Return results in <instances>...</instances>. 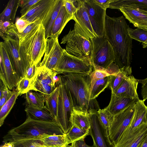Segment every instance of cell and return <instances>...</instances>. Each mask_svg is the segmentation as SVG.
Returning <instances> with one entry per match:
<instances>
[{
    "instance_id": "cell-1",
    "label": "cell",
    "mask_w": 147,
    "mask_h": 147,
    "mask_svg": "<svg viewBox=\"0 0 147 147\" xmlns=\"http://www.w3.org/2000/svg\"><path fill=\"white\" fill-rule=\"evenodd\" d=\"M127 24L123 16L111 17L106 15L104 37L112 46L120 69L130 66L132 59V39L129 35Z\"/></svg>"
},
{
    "instance_id": "cell-2",
    "label": "cell",
    "mask_w": 147,
    "mask_h": 147,
    "mask_svg": "<svg viewBox=\"0 0 147 147\" xmlns=\"http://www.w3.org/2000/svg\"><path fill=\"white\" fill-rule=\"evenodd\" d=\"M63 74L61 76L70 97L73 109L88 114L100 109L96 98L90 99L91 84L90 75Z\"/></svg>"
},
{
    "instance_id": "cell-3",
    "label": "cell",
    "mask_w": 147,
    "mask_h": 147,
    "mask_svg": "<svg viewBox=\"0 0 147 147\" xmlns=\"http://www.w3.org/2000/svg\"><path fill=\"white\" fill-rule=\"evenodd\" d=\"M55 122L35 120L27 117L25 121L19 126L9 130L3 138L4 143L33 140L45 134H64Z\"/></svg>"
},
{
    "instance_id": "cell-4",
    "label": "cell",
    "mask_w": 147,
    "mask_h": 147,
    "mask_svg": "<svg viewBox=\"0 0 147 147\" xmlns=\"http://www.w3.org/2000/svg\"><path fill=\"white\" fill-rule=\"evenodd\" d=\"M47 40L45 28L41 23L20 44L21 55L29 66L38 65L45 53Z\"/></svg>"
},
{
    "instance_id": "cell-5",
    "label": "cell",
    "mask_w": 147,
    "mask_h": 147,
    "mask_svg": "<svg viewBox=\"0 0 147 147\" xmlns=\"http://www.w3.org/2000/svg\"><path fill=\"white\" fill-rule=\"evenodd\" d=\"M90 41V59L94 70H105L115 60L112 46L104 36L94 37Z\"/></svg>"
},
{
    "instance_id": "cell-6",
    "label": "cell",
    "mask_w": 147,
    "mask_h": 147,
    "mask_svg": "<svg viewBox=\"0 0 147 147\" xmlns=\"http://www.w3.org/2000/svg\"><path fill=\"white\" fill-rule=\"evenodd\" d=\"M93 68L89 57L71 55L64 49L63 56L53 72L57 74L75 73L90 75Z\"/></svg>"
},
{
    "instance_id": "cell-7",
    "label": "cell",
    "mask_w": 147,
    "mask_h": 147,
    "mask_svg": "<svg viewBox=\"0 0 147 147\" xmlns=\"http://www.w3.org/2000/svg\"><path fill=\"white\" fill-rule=\"evenodd\" d=\"M59 80L56 84L59 87V94L55 122L58 124L64 134H66L71 127V116L73 107L71 99L65 86L60 75Z\"/></svg>"
},
{
    "instance_id": "cell-8",
    "label": "cell",
    "mask_w": 147,
    "mask_h": 147,
    "mask_svg": "<svg viewBox=\"0 0 147 147\" xmlns=\"http://www.w3.org/2000/svg\"><path fill=\"white\" fill-rule=\"evenodd\" d=\"M1 36L5 43L12 66L19 82L24 77L29 66L23 59L20 54L19 39L18 36L6 34Z\"/></svg>"
},
{
    "instance_id": "cell-9",
    "label": "cell",
    "mask_w": 147,
    "mask_h": 147,
    "mask_svg": "<svg viewBox=\"0 0 147 147\" xmlns=\"http://www.w3.org/2000/svg\"><path fill=\"white\" fill-rule=\"evenodd\" d=\"M61 44H66L65 50L69 54L76 56L90 58L92 48L90 40L82 36L74 29L63 36Z\"/></svg>"
},
{
    "instance_id": "cell-10",
    "label": "cell",
    "mask_w": 147,
    "mask_h": 147,
    "mask_svg": "<svg viewBox=\"0 0 147 147\" xmlns=\"http://www.w3.org/2000/svg\"><path fill=\"white\" fill-rule=\"evenodd\" d=\"M56 74H57L46 67L38 65L28 91L31 90L38 92L44 96L50 94L56 87L54 80Z\"/></svg>"
},
{
    "instance_id": "cell-11",
    "label": "cell",
    "mask_w": 147,
    "mask_h": 147,
    "mask_svg": "<svg viewBox=\"0 0 147 147\" xmlns=\"http://www.w3.org/2000/svg\"><path fill=\"white\" fill-rule=\"evenodd\" d=\"M97 111L88 113L90 124L89 135L93 141L94 147H113L110 140L108 129L101 122Z\"/></svg>"
},
{
    "instance_id": "cell-12",
    "label": "cell",
    "mask_w": 147,
    "mask_h": 147,
    "mask_svg": "<svg viewBox=\"0 0 147 147\" xmlns=\"http://www.w3.org/2000/svg\"><path fill=\"white\" fill-rule=\"evenodd\" d=\"M135 104L114 115L113 122L108 129L109 139L113 145L129 124L135 111Z\"/></svg>"
},
{
    "instance_id": "cell-13",
    "label": "cell",
    "mask_w": 147,
    "mask_h": 147,
    "mask_svg": "<svg viewBox=\"0 0 147 147\" xmlns=\"http://www.w3.org/2000/svg\"><path fill=\"white\" fill-rule=\"evenodd\" d=\"M83 1L94 32L98 37L104 36L106 10L93 0H83Z\"/></svg>"
},
{
    "instance_id": "cell-14",
    "label": "cell",
    "mask_w": 147,
    "mask_h": 147,
    "mask_svg": "<svg viewBox=\"0 0 147 147\" xmlns=\"http://www.w3.org/2000/svg\"><path fill=\"white\" fill-rule=\"evenodd\" d=\"M0 78L9 90L17 86L19 82L13 68L4 42L0 44Z\"/></svg>"
},
{
    "instance_id": "cell-15",
    "label": "cell",
    "mask_w": 147,
    "mask_h": 147,
    "mask_svg": "<svg viewBox=\"0 0 147 147\" xmlns=\"http://www.w3.org/2000/svg\"><path fill=\"white\" fill-rule=\"evenodd\" d=\"M77 10L74 15L75 23L74 29L86 39L91 40L97 37L92 26L83 0H78Z\"/></svg>"
},
{
    "instance_id": "cell-16",
    "label": "cell",
    "mask_w": 147,
    "mask_h": 147,
    "mask_svg": "<svg viewBox=\"0 0 147 147\" xmlns=\"http://www.w3.org/2000/svg\"><path fill=\"white\" fill-rule=\"evenodd\" d=\"M63 51L59 43L58 38H50L47 40L44 56L39 66L53 72L63 56Z\"/></svg>"
},
{
    "instance_id": "cell-17",
    "label": "cell",
    "mask_w": 147,
    "mask_h": 147,
    "mask_svg": "<svg viewBox=\"0 0 147 147\" xmlns=\"http://www.w3.org/2000/svg\"><path fill=\"white\" fill-rule=\"evenodd\" d=\"M119 10L135 27L147 30V10L127 5H122Z\"/></svg>"
},
{
    "instance_id": "cell-18",
    "label": "cell",
    "mask_w": 147,
    "mask_h": 147,
    "mask_svg": "<svg viewBox=\"0 0 147 147\" xmlns=\"http://www.w3.org/2000/svg\"><path fill=\"white\" fill-rule=\"evenodd\" d=\"M147 135V122L142 123L133 134L126 138L119 140L113 147H140Z\"/></svg>"
},
{
    "instance_id": "cell-19",
    "label": "cell",
    "mask_w": 147,
    "mask_h": 147,
    "mask_svg": "<svg viewBox=\"0 0 147 147\" xmlns=\"http://www.w3.org/2000/svg\"><path fill=\"white\" fill-rule=\"evenodd\" d=\"M55 0H40L25 15L20 18L32 22L37 20H42L49 12Z\"/></svg>"
},
{
    "instance_id": "cell-20",
    "label": "cell",
    "mask_w": 147,
    "mask_h": 147,
    "mask_svg": "<svg viewBox=\"0 0 147 147\" xmlns=\"http://www.w3.org/2000/svg\"><path fill=\"white\" fill-rule=\"evenodd\" d=\"M145 101L140 99L135 103L134 114L129 124L121 135L122 136L128 135L139 125L147 122V106L145 105Z\"/></svg>"
},
{
    "instance_id": "cell-21",
    "label": "cell",
    "mask_w": 147,
    "mask_h": 147,
    "mask_svg": "<svg viewBox=\"0 0 147 147\" xmlns=\"http://www.w3.org/2000/svg\"><path fill=\"white\" fill-rule=\"evenodd\" d=\"M138 82L132 75L127 77L114 93L119 97L140 99L137 92Z\"/></svg>"
},
{
    "instance_id": "cell-22",
    "label": "cell",
    "mask_w": 147,
    "mask_h": 147,
    "mask_svg": "<svg viewBox=\"0 0 147 147\" xmlns=\"http://www.w3.org/2000/svg\"><path fill=\"white\" fill-rule=\"evenodd\" d=\"M140 99L119 97L111 93L110 103L106 107L113 115L118 113L128 107L135 104Z\"/></svg>"
},
{
    "instance_id": "cell-23",
    "label": "cell",
    "mask_w": 147,
    "mask_h": 147,
    "mask_svg": "<svg viewBox=\"0 0 147 147\" xmlns=\"http://www.w3.org/2000/svg\"><path fill=\"white\" fill-rule=\"evenodd\" d=\"M73 17L68 13L63 4L53 25L49 38H58L67 22L73 20Z\"/></svg>"
},
{
    "instance_id": "cell-24",
    "label": "cell",
    "mask_w": 147,
    "mask_h": 147,
    "mask_svg": "<svg viewBox=\"0 0 147 147\" xmlns=\"http://www.w3.org/2000/svg\"><path fill=\"white\" fill-rule=\"evenodd\" d=\"M63 2V0H55L47 14L41 21V23L45 29L47 40L49 38L52 26L58 15Z\"/></svg>"
},
{
    "instance_id": "cell-25",
    "label": "cell",
    "mask_w": 147,
    "mask_h": 147,
    "mask_svg": "<svg viewBox=\"0 0 147 147\" xmlns=\"http://www.w3.org/2000/svg\"><path fill=\"white\" fill-rule=\"evenodd\" d=\"M33 140L40 141L43 145L48 147H64L70 144L66 134L63 135L45 134L39 136Z\"/></svg>"
},
{
    "instance_id": "cell-26",
    "label": "cell",
    "mask_w": 147,
    "mask_h": 147,
    "mask_svg": "<svg viewBox=\"0 0 147 147\" xmlns=\"http://www.w3.org/2000/svg\"><path fill=\"white\" fill-rule=\"evenodd\" d=\"M25 111L27 117L32 119L46 121L55 122V118L45 105L42 107L28 105Z\"/></svg>"
},
{
    "instance_id": "cell-27",
    "label": "cell",
    "mask_w": 147,
    "mask_h": 147,
    "mask_svg": "<svg viewBox=\"0 0 147 147\" xmlns=\"http://www.w3.org/2000/svg\"><path fill=\"white\" fill-rule=\"evenodd\" d=\"M20 0H10L0 15V22L9 21L13 23Z\"/></svg>"
},
{
    "instance_id": "cell-28",
    "label": "cell",
    "mask_w": 147,
    "mask_h": 147,
    "mask_svg": "<svg viewBox=\"0 0 147 147\" xmlns=\"http://www.w3.org/2000/svg\"><path fill=\"white\" fill-rule=\"evenodd\" d=\"M132 72L131 68L130 66L125 67L120 69V71L117 73L111 75L109 86L111 93H114L126 78L131 75Z\"/></svg>"
},
{
    "instance_id": "cell-29",
    "label": "cell",
    "mask_w": 147,
    "mask_h": 147,
    "mask_svg": "<svg viewBox=\"0 0 147 147\" xmlns=\"http://www.w3.org/2000/svg\"><path fill=\"white\" fill-rule=\"evenodd\" d=\"M59 87L57 85L50 94L45 96V106L55 119L57 118L59 94Z\"/></svg>"
},
{
    "instance_id": "cell-30",
    "label": "cell",
    "mask_w": 147,
    "mask_h": 147,
    "mask_svg": "<svg viewBox=\"0 0 147 147\" xmlns=\"http://www.w3.org/2000/svg\"><path fill=\"white\" fill-rule=\"evenodd\" d=\"M73 125L87 130L90 128V124L88 114L78 111L73 109L71 116Z\"/></svg>"
},
{
    "instance_id": "cell-31",
    "label": "cell",
    "mask_w": 147,
    "mask_h": 147,
    "mask_svg": "<svg viewBox=\"0 0 147 147\" xmlns=\"http://www.w3.org/2000/svg\"><path fill=\"white\" fill-rule=\"evenodd\" d=\"M111 78V75L98 80L91 85L90 95V99L96 98L99 94L109 85Z\"/></svg>"
},
{
    "instance_id": "cell-32",
    "label": "cell",
    "mask_w": 147,
    "mask_h": 147,
    "mask_svg": "<svg viewBox=\"0 0 147 147\" xmlns=\"http://www.w3.org/2000/svg\"><path fill=\"white\" fill-rule=\"evenodd\" d=\"M125 5L147 10V0H112L109 8L119 9L120 7Z\"/></svg>"
},
{
    "instance_id": "cell-33",
    "label": "cell",
    "mask_w": 147,
    "mask_h": 147,
    "mask_svg": "<svg viewBox=\"0 0 147 147\" xmlns=\"http://www.w3.org/2000/svg\"><path fill=\"white\" fill-rule=\"evenodd\" d=\"M26 99L28 105L42 107L45 106V98L41 93L30 90L26 93Z\"/></svg>"
},
{
    "instance_id": "cell-34",
    "label": "cell",
    "mask_w": 147,
    "mask_h": 147,
    "mask_svg": "<svg viewBox=\"0 0 147 147\" xmlns=\"http://www.w3.org/2000/svg\"><path fill=\"white\" fill-rule=\"evenodd\" d=\"M14 92L9 99L0 109V126L2 125L5 120L15 103L18 97L20 95L17 88L13 89Z\"/></svg>"
},
{
    "instance_id": "cell-35",
    "label": "cell",
    "mask_w": 147,
    "mask_h": 147,
    "mask_svg": "<svg viewBox=\"0 0 147 147\" xmlns=\"http://www.w3.org/2000/svg\"><path fill=\"white\" fill-rule=\"evenodd\" d=\"M89 129L80 128L73 125L66 135L70 144H71L82 138H85L89 135Z\"/></svg>"
},
{
    "instance_id": "cell-36",
    "label": "cell",
    "mask_w": 147,
    "mask_h": 147,
    "mask_svg": "<svg viewBox=\"0 0 147 147\" xmlns=\"http://www.w3.org/2000/svg\"><path fill=\"white\" fill-rule=\"evenodd\" d=\"M127 31L129 35L132 39L142 43L143 48L147 47V30L140 28L134 29L129 26Z\"/></svg>"
},
{
    "instance_id": "cell-37",
    "label": "cell",
    "mask_w": 147,
    "mask_h": 147,
    "mask_svg": "<svg viewBox=\"0 0 147 147\" xmlns=\"http://www.w3.org/2000/svg\"><path fill=\"white\" fill-rule=\"evenodd\" d=\"M97 112L101 122L105 127L108 129L113 122L114 115L106 107L103 109H99Z\"/></svg>"
},
{
    "instance_id": "cell-38",
    "label": "cell",
    "mask_w": 147,
    "mask_h": 147,
    "mask_svg": "<svg viewBox=\"0 0 147 147\" xmlns=\"http://www.w3.org/2000/svg\"><path fill=\"white\" fill-rule=\"evenodd\" d=\"M42 21V20L39 19L30 23L22 32L20 33L18 32L17 36L19 40L20 44L27 35L39 25L41 23Z\"/></svg>"
},
{
    "instance_id": "cell-39",
    "label": "cell",
    "mask_w": 147,
    "mask_h": 147,
    "mask_svg": "<svg viewBox=\"0 0 147 147\" xmlns=\"http://www.w3.org/2000/svg\"><path fill=\"white\" fill-rule=\"evenodd\" d=\"M13 143L15 147H48L43 145L40 141L29 140L20 141Z\"/></svg>"
},
{
    "instance_id": "cell-40",
    "label": "cell",
    "mask_w": 147,
    "mask_h": 147,
    "mask_svg": "<svg viewBox=\"0 0 147 147\" xmlns=\"http://www.w3.org/2000/svg\"><path fill=\"white\" fill-rule=\"evenodd\" d=\"M40 0H20L19 6L21 9L20 13L21 16L26 14L31 9L32 6Z\"/></svg>"
},
{
    "instance_id": "cell-41",
    "label": "cell",
    "mask_w": 147,
    "mask_h": 147,
    "mask_svg": "<svg viewBox=\"0 0 147 147\" xmlns=\"http://www.w3.org/2000/svg\"><path fill=\"white\" fill-rule=\"evenodd\" d=\"M63 4L68 13L74 16V14L77 10L78 5L77 0H63Z\"/></svg>"
},
{
    "instance_id": "cell-42",
    "label": "cell",
    "mask_w": 147,
    "mask_h": 147,
    "mask_svg": "<svg viewBox=\"0 0 147 147\" xmlns=\"http://www.w3.org/2000/svg\"><path fill=\"white\" fill-rule=\"evenodd\" d=\"M31 81L25 77L20 79L17 86V88L19 91L20 95L26 93L28 91Z\"/></svg>"
},
{
    "instance_id": "cell-43",
    "label": "cell",
    "mask_w": 147,
    "mask_h": 147,
    "mask_svg": "<svg viewBox=\"0 0 147 147\" xmlns=\"http://www.w3.org/2000/svg\"><path fill=\"white\" fill-rule=\"evenodd\" d=\"M90 76L91 79V85L96 80L111 75L105 70H96L92 71Z\"/></svg>"
},
{
    "instance_id": "cell-44",
    "label": "cell",
    "mask_w": 147,
    "mask_h": 147,
    "mask_svg": "<svg viewBox=\"0 0 147 147\" xmlns=\"http://www.w3.org/2000/svg\"><path fill=\"white\" fill-rule=\"evenodd\" d=\"M13 92V90L12 91H10L8 88L3 92L1 96L0 97V109L9 99Z\"/></svg>"
},
{
    "instance_id": "cell-45",
    "label": "cell",
    "mask_w": 147,
    "mask_h": 147,
    "mask_svg": "<svg viewBox=\"0 0 147 147\" xmlns=\"http://www.w3.org/2000/svg\"><path fill=\"white\" fill-rule=\"evenodd\" d=\"M30 23L26 20L19 18L15 24L18 32L20 33L22 32Z\"/></svg>"
},
{
    "instance_id": "cell-46",
    "label": "cell",
    "mask_w": 147,
    "mask_h": 147,
    "mask_svg": "<svg viewBox=\"0 0 147 147\" xmlns=\"http://www.w3.org/2000/svg\"><path fill=\"white\" fill-rule=\"evenodd\" d=\"M138 83L142 84L141 94L143 100L147 99V78L143 79H137Z\"/></svg>"
},
{
    "instance_id": "cell-47",
    "label": "cell",
    "mask_w": 147,
    "mask_h": 147,
    "mask_svg": "<svg viewBox=\"0 0 147 147\" xmlns=\"http://www.w3.org/2000/svg\"><path fill=\"white\" fill-rule=\"evenodd\" d=\"M38 65H30L27 69L24 77L31 81L35 74L36 67Z\"/></svg>"
},
{
    "instance_id": "cell-48",
    "label": "cell",
    "mask_w": 147,
    "mask_h": 147,
    "mask_svg": "<svg viewBox=\"0 0 147 147\" xmlns=\"http://www.w3.org/2000/svg\"><path fill=\"white\" fill-rule=\"evenodd\" d=\"M94 1L102 8L106 10L109 7L110 3L112 0H93Z\"/></svg>"
},
{
    "instance_id": "cell-49",
    "label": "cell",
    "mask_w": 147,
    "mask_h": 147,
    "mask_svg": "<svg viewBox=\"0 0 147 147\" xmlns=\"http://www.w3.org/2000/svg\"><path fill=\"white\" fill-rule=\"evenodd\" d=\"M11 23L9 21L0 22V36L5 34L9 26Z\"/></svg>"
},
{
    "instance_id": "cell-50",
    "label": "cell",
    "mask_w": 147,
    "mask_h": 147,
    "mask_svg": "<svg viewBox=\"0 0 147 147\" xmlns=\"http://www.w3.org/2000/svg\"><path fill=\"white\" fill-rule=\"evenodd\" d=\"M84 139L85 138H82L75 142V145L77 147H94L93 145L90 146L88 145L86 143Z\"/></svg>"
},
{
    "instance_id": "cell-51",
    "label": "cell",
    "mask_w": 147,
    "mask_h": 147,
    "mask_svg": "<svg viewBox=\"0 0 147 147\" xmlns=\"http://www.w3.org/2000/svg\"><path fill=\"white\" fill-rule=\"evenodd\" d=\"M1 147H15L14 144L12 142H8L4 143Z\"/></svg>"
},
{
    "instance_id": "cell-52",
    "label": "cell",
    "mask_w": 147,
    "mask_h": 147,
    "mask_svg": "<svg viewBox=\"0 0 147 147\" xmlns=\"http://www.w3.org/2000/svg\"><path fill=\"white\" fill-rule=\"evenodd\" d=\"M140 147H147V135L142 145Z\"/></svg>"
},
{
    "instance_id": "cell-53",
    "label": "cell",
    "mask_w": 147,
    "mask_h": 147,
    "mask_svg": "<svg viewBox=\"0 0 147 147\" xmlns=\"http://www.w3.org/2000/svg\"><path fill=\"white\" fill-rule=\"evenodd\" d=\"M75 142H74L71 144V145H69L70 147H77L75 144Z\"/></svg>"
},
{
    "instance_id": "cell-54",
    "label": "cell",
    "mask_w": 147,
    "mask_h": 147,
    "mask_svg": "<svg viewBox=\"0 0 147 147\" xmlns=\"http://www.w3.org/2000/svg\"><path fill=\"white\" fill-rule=\"evenodd\" d=\"M64 147H70L69 145H67V146H65Z\"/></svg>"
}]
</instances>
